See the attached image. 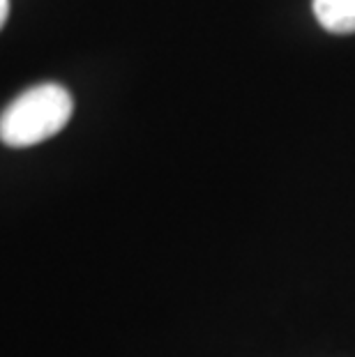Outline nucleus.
I'll use <instances>...</instances> for the list:
<instances>
[{"label":"nucleus","mask_w":355,"mask_h":357,"mask_svg":"<svg viewBox=\"0 0 355 357\" xmlns=\"http://www.w3.org/2000/svg\"><path fill=\"white\" fill-rule=\"evenodd\" d=\"M74 100L60 83L24 90L0 113V141L7 148H30L51 139L70 123Z\"/></svg>","instance_id":"1"},{"label":"nucleus","mask_w":355,"mask_h":357,"mask_svg":"<svg viewBox=\"0 0 355 357\" xmlns=\"http://www.w3.org/2000/svg\"><path fill=\"white\" fill-rule=\"evenodd\" d=\"M7 17H10V0H0V30L5 28Z\"/></svg>","instance_id":"3"},{"label":"nucleus","mask_w":355,"mask_h":357,"mask_svg":"<svg viewBox=\"0 0 355 357\" xmlns=\"http://www.w3.org/2000/svg\"><path fill=\"white\" fill-rule=\"evenodd\" d=\"M316 21L332 35L355 33V0H314Z\"/></svg>","instance_id":"2"}]
</instances>
